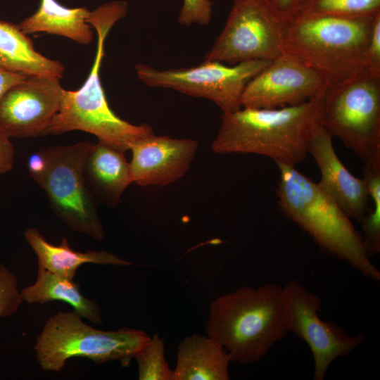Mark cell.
Wrapping results in <instances>:
<instances>
[{
    "label": "cell",
    "mask_w": 380,
    "mask_h": 380,
    "mask_svg": "<svg viewBox=\"0 0 380 380\" xmlns=\"http://www.w3.org/2000/svg\"><path fill=\"white\" fill-rule=\"evenodd\" d=\"M322 124L364 164L380 163V78L368 73L328 88Z\"/></svg>",
    "instance_id": "obj_8"
},
{
    "label": "cell",
    "mask_w": 380,
    "mask_h": 380,
    "mask_svg": "<svg viewBox=\"0 0 380 380\" xmlns=\"http://www.w3.org/2000/svg\"><path fill=\"white\" fill-rule=\"evenodd\" d=\"M90 13L85 7L71 8L56 0H41L38 10L24 19L19 26L27 34L46 32L89 44L94 34L87 23Z\"/></svg>",
    "instance_id": "obj_20"
},
{
    "label": "cell",
    "mask_w": 380,
    "mask_h": 380,
    "mask_svg": "<svg viewBox=\"0 0 380 380\" xmlns=\"http://www.w3.org/2000/svg\"><path fill=\"white\" fill-rule=\"evenodd\" d=\"M284 18L291 20L295 16L298 0H262Z\"/></svg>",
    "instance_id": "obj_29"
},
{
    "label": "cell",
    "mask_w": 380,
    "mask_h": 380,
    "mask_svg": "<svg viewBox=\"0 0 380 380\" xmlns=\"http://www.w3.org/2000/svg\"><path fill=\"white\" fill-rule=\"evenodd\" d=\"M82 318L75 311H58L46 320L34 346L42 370L59 372L72 357L87 358L97 365L119 361L128 367L151 339L140 329L103 331L87 324Z\"/></svg>",
    "instance_id": "obj_7"
},
{
    "label": "cell",
    "mask_w": 380,
    "mask_h": 380,
    "mask_svg": "<svg viewBox=\"0 0 380 380\" xmlns=\"http://www.w3.org/2000/svg\"><path fill=\"white\" fill-rule=\"evenodd\" d=\"M26 76L9 72L0 68V101L13 86L23 82Z\"/></svg>",
    "instance_id": "obj_30"
},
{
    "label": "cell",
    "mask_w": 380,
    "mask_h": 380,
    "mask_svg": "<svg viewBox=\"0 0 380 380\" xmlns=\"http://www.w3.org/2000/svg\"><path fill=\"white\" fill-rule=\"evenodd\" d=\"M323 96L277 108L241 107L223 113L211 149L219 154L252 153L294 166L304 160L322 124Z\"/></svg>",
    "instance_id": "obj_1"
},
{
    "label": "cell",
    "mask_w": 380,
    "mask_h": 380,
    "mask_svg": "<svg viewBox=\"0 0 380 380\" xmlns=\"http://www.w3.org/2000/svg\"><path fill=\"white\" fill-rule=\"evenodd\" d=\"M380 11V0H298L295 17H357Z\"/></svg>",
    "instance_id": "obj_23"
},
{
    "label": "cell",
    "mask_w": 380,
    "mask_h": 380,
    "mask_svg": "<svg viewBox=\"0 0 380 380\" xmlns=\"http://www.w3.org/2000/svg\"><path fill=\"white\" fill-rule=\"evenodd\" d=\"M332 136L321 126L308 148L320 173L319 186L331 198L350 218L360 222L365 215L369 196L363 178L354 176L337 156Z\"/></svg>",
    "instance_id": "obj_15"
},
{
    "label": "cell",
    "mask_w": 380,
    "mask_h": 380,
    "mask_svg": "<svg viewBox=\"0 0 380 380\" xmlns=\"http://www.w3.org/2000/svg\"><path fill=\"white\" fill-rule=\"evenodd\" d=\"M282 291L287 330L308 345L314 360L313 379L323 380L331 363L349 355L365 336H350L334 322L322 319L318 315L321 298L298 281H289Z\"/></svg>",
    "instance_id": "obj_11"
},
{
    "label": "cell",
    "mask_w": 380,
    "mask_h": 380,
    "mask_svg": "<svg viewBox=\"0 0 380 380\" xmlns=\"http://www.w3.org/2000/svg\"><path fill=\"white\" fill-rule=\"evenodd\" d=\"M63 90L59 78L26 76L1 98L0 127L10 138L44 134L58 110Z\"/></svg>",
    "instance_id": "obj_13"
},
{
    "label": "cell",
    "mask_w": 380,
    "mask_h": 380,
    "mask_svg": "<svg viewBox=\"0 0 380 380\" xmlns=\"http://www.w3.org/2000/svg\"><path fill=\"white\" fill-rule=\"evenodd\" d=\"M198 146L194 139L154 133L138 139L129 148L132 182L142 186H165L175 183L189 169Z\"/></svg>",
    "instance_id": "obj_14"
},
{
    "label": "cell",
    "mask_w": 380,
    "mask_h": 380,
    "mask_svg": "<svg viewBox=\"0 0 380 380\" xmlns=\"http://www.w3.org/2000/svg\"><path fill=\"white\" fill-rule=\"evenodd\" d=\"M139 380H174L173 370L165 357V343L158 334L134 356Z\"/></svg>",
    "instance_id": "obj_24"
},
{
    "label": "cell",
    "mask_w": 380,
    "mask_h": 380,
    "mask_svg": "<svg viewBox=\"0 0 380 380\" xmlns=\"http://www.w3.org/2000/svg\"><path fill=\"white\" fill-rule=\"evenodd\" d=\"M376 14L295 17L284 52L316 72L329 88L350 82L368 74L366 51Z\"/></svg>",
    "instance_id": "obj_5"
},
{
    "label": "cell",
    "mask_w": 380,
    "mask_h": 380,
    "mask_svg": "<svg viewBox=\"0 0 380 380\" xmlns=\"http://www.w3.org/2000/svg\"><path fill=\"white\" fill-rule=\"evenodd\" d=\"M362 172L369 204L360 223L365 251L370 258L380 253V163L364 164Z\"/></svg>",
    "instance_id": "obj_22"
},
{
    "label": "cell",
    "mask_w": 380,
    "mask_h": 380,
    "mask_svg": "<svg viewBox=\"0 0 380 380\" xmlns=\"http://www.w3.org/2000/svg\"><path fill=\"white\" fill-rule=\"evenodd\" d=\"M15 150L10 137L0 127V175L9 172L13 167Z\"/></svg>",
    "instance_id": "obj_28"
},
{
    "label": "cell",
    "mask_w": 380,
    "mask_h": 380,
    "mask_svg": "<svg viewBox=\"0 0 380 380\" xmlns=\"http://www.w3.org/2000/svg\"><path fill=\"white\" fill-rule=\"evenodd\" d=\"M127 10L126 1H115L102 4L90 13L87 23L97 34L94 63L80 89L63 90L58 110L44 134L80 130L95 135L99 141L126 151L136 141L153 133L146 124L135 125L118 117L108 105L101 81L106 37L113 25L126 16Z\"/></svg>",
    "instance_id": "obj_2"
},
{
    "label": "cell",
    "mask_w": 380,
    "mask_h": 380,
    "mask_svg": "<svg viewBox=\"0 0 380 380\" xmlns=\"http://www.w3.org/2000/svg\"><path fill=\"white\" fill-rule=\"evenodd\" d=\"M0 68L25 76H48L61 79L64 67L58 61L37 52L32 41L20 27L0 20Z\"/></svg>",
    "instance_id": "obj_19"
},
{
    "label": "cell",
    "mask_w": 380,
    "mask_h": 380,
    "mask_svg": "<svg viewBox=\"0 0 380 380\" xmlns=\"http://www.w3.org/2000/svg\"><path fill=\"white\" fill-rule=\"evenodd\" d=\"M366 63L368 73L380 78V12L374 18L366 51Z\"/></svg>",
    "instance_id": "obj_27"
},
{
    "label": "cell",
    "mask_w": 380,
    "mask_h": 380,
    "mask_svg": "<svg viewBox=\"0 0 380 380\" xmlns=\"http://www.w3.org/2000/svg\"><path fill=\"white\" fill-rule=\"evenodd\" d=\"M213 5L210 0H183L178 16L179 23L184 26L208 25L212 18Z\"/></svg>",
    "instance_id": "obj_26"
},
{
    "label": "cell",
    "mask_w": 380,
    "mask_h": 380,
    "mask_svg": "<svg viewBox=\"0 0 380 380\" xmlns=\"http://www.w3.org/2000/svg\"><path fill=\"white\" fill-rule=\"evenodd\" d=\"M23 301L29 304L44 305L59 300L71 305L82 318L94 324L103 322L102 310L98 303L83 296L80 285L45 269L38 267L35 281L20 290Z\"/></svg>",
    "instance_id": "obj_21"
},
{
    "label": "cell",
    "mask_w": 380,
    "mask_h": 380,
    "mask_svg": "<svg viewBox=\"0 0 380 380\" xmlns=\"http://www.w3.org/2000/svg\"><path fill=\"white\" fill-rule=\"evenodd\" d=\"M91 144L80 141L42 148L30 156L27 169L64 224L73 232L101 241L106 236L104 228L83 174Z\"/></svg>",
    "instance_id": "obj_6"
},
{
    "label": "cell",
    "mask_w": 380,
    "mask_h": 380,
    "mask_svg": "<svg viewBox=\"0 0 380 380\" xmlns=\"http://www.w3.org/2000/svg\"><path fill=\"white\" fill-rule=\"evenodd\" d=\"M276 194L284 215L327 253L346 261L375 282L380 272L367 256L361 234L351 218L322 189L296 167L277 164Z\"/></svg>",
    "instance_id": "obj_4"
},
{
    "label": "cell",
    "mask_w": 380,
    "mask_h": 380,
    "mask_svg": "<svg viewBox=\"0 0 380 380\" xmlns=\"http://www.w3.org/2000/svg\"><path fill=\"white\" fill-rule=\"evenodd\" d=\"M24 237L37 258L38 267L45 269L61 277L74 279L78 268L91 263L101 265L129 266L132 263L106 251H74L65 237L59 245L49 242L34 227L25 230Z\"/></svg>",
    "instance_id": "obj_17"
},
{
    "label": "cell",
    "mask_w": 380,
    "mask_h": 380,
    "mask_svg": "<svg viewBox=\"0 0 380 380\" xmlns=\"http://www.w3.org/2000/svg\"><path fill=\"white\" fill-rule=\"evenodd\" d=\"M206 335L229 353L231 362L254 363L288 334L282 287H239L210 305Z\"/></svg>",
    "instance_id": "obj_3"
},
{
    "label": "cell",
    "mask_w": 380,
    "mask_h": 380,
    "mask_svg": "<svg viewBox=\"0 0 380 380\" xmlns=\"http://www.w3.org/2000/svg\"><path fill=\"white\" fill-rule=\"evenodd\" d=\"M270 61H249L224 65L215 61L190 68L158 70L137 64V77L150 87L166 88L194 97L208 99L222 113L242 107L241 97L248 82Z\"/></svg>",
    "instance_id": "obj_10"
},
{
    "label": "cell",
    "mask_w": 380,
    "mask_h": 380,
    "mask_svg": "<svg viewBox=\"0 0 380 380\" xmlns=\"http://www.w3.org/2000/svg\"><path fill=\"white\" fill-rule=\"evenodd\" d=\"M125 153L104 142L92 143L84 160L83 174L87 188L97 203L116 207L133 182Z\"/></svg>",
    "instance_id": "obj_16"
},
{
    "label": "cell",
    "mask_w": 380,
    "mask_h": 380,
    "mask_svg": "<svg viewBox=\"0 0 380 380\" xmlns=\"http://www.w3.org/2000/svg\"><path fill=\"white\" fill-rule=\"evenodd\" d=\"M23 302L16 276L0 262V317L13 315Z\"/></svg>",
    "instance_id": "obj_25"
},
{
    "label": "cell",
    "mask_w": 380,
    "mask_h": 380,
    "mask_svg": "<svg viewBox=\"0 0 380 380\" xmlns=\"http://www.w3.org/2000/svg\"><path fill=\"white\" fill-rule=\"evenodd\" d=\"M328 88L316 72L283 52L248 82L241 106L258 108L295 106L324 95Z\"/></svg>",
    "instance_id": "obj_12"
},
{
    "label": "cell",
    "mask_w": 380,
    "mask_h": 380,
    "mask_svg": "<svg viewBox=\"0 0 380 380\" xmlns=\"http://www.w3.org/2000/svg\"><path fill=\"white\" fill-rule=\"evenodd\" d=\"M289 22L262 0H234L224 27L204 61L231 65L271 61L284 52Z\"/></svg>",
    "instance_id": "obj_9"
},
{
    "label": "cell",
    "mask_w": 380,
    "mask_h": 380,
    "mask_svg": "<svg viewBox=\"0 0 380 380\" xmlns=\"http://www.w3.org/2000/svg\"><path fill=\"white\" fill-rule=\"evenodd\" d=\"M229 353L208 335L194 334L179 343L174 380H229Z\"/></svg>",
    "instance_id": "obj_18"
}]
</instances>
